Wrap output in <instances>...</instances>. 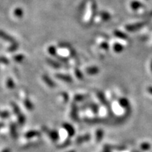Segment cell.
Returning a JSON list of instances; mask_svg holds the SVG:
<instances>
[{"mask_svg":"<svg viewBox=\"0 0 152 152\" xmlns=\"http://www.w3.org/2000/svg\"><path fill=\"white\" fill-rule=\"evenodd\" d=\"M11 106H12L13 107V110H14L15 114H16V115L18 118V123L20 125H23L25 122H26V117H25V115H23V113H22L21 111H20V108L18 107V106L14 102H12V103H11Z\"/></svg>","mask_w":152,"mask_h":152,"instance_id":"obj_1","label":"cell"},{"mask_svg":"<svg viewBox=\"0 0 152 152\" xmlns=\"http://www.w3.org/2000/svg\"><path fill=\"white\" fill-rule=\"evenodd\" d=\"M43 130L45 132H47V134H48L49 138H50L53 142H56L57 140H58V138H59L58 132H57V131L54 130H49V129L45 128V127L43 128Z\"/></svg>","mask_w":152,"mask_h":152,"instance_id":"obj_2","label":"cell"},{"mask_svg":"<svg viewBox=\"0 0 152 152\" xmlns=\"http://www.w3.org/2000/svg\"><path fill=\"white\" fill-rule=\"evenodd\" d=\"M71 118L75 121H77L79 120L78 113H77V106L75 103H73L71 105Z\"/></svg>","mask_w":152,"mask_h":152,"instance_id":"obj_3","label":"cell"},{"mask_svg":"<svg viewBox=\"0 0 152 152\" xmlns=\"http://www.w3.org/2000/svg\"><path fill=\"white\" fill-rule=\"evenodd\" d=\"M63 128H64L66 130V132H68V135L70 137L73 136L75 134V128H73V125H71L70 123H64L63 124Z\"/></svg>","mask_w":152,"mask_h":152,"instance_id":"obj_4","label":"cell"},{"mask_svg":"<svg viewBox=\"0 0 152 152\" xmlns=\"http://www.w3.org/2000/svg\"><path fill=\"white\" fill-rule=\"evenodd\" d=\"M144 23H135V24H131L128 25V26H126V29L128 30V31H135V30L140 29L142 27H143L144 26Z\"/></svg>","mask_w":152,"mask_h":152,"instance_id":"obj_5","label":"cell"},{"mask_svg":"<svg viewBox=\"0 0 152 152\" xmlns=\"http://www.w3.org/2000/svg\"><path fill=\"white\" fill-rule=\"evenodd\" d=\"M0 38H1V39H3L5 41L9 42L11 43L15 42H16L14 37H12L11 36L8 35V34L6 33L5 32H4L3 30H0Z\"/></svg>","mask_w":152,"mask_h":152,"instance_id":"obj_6","label":"cell"},{"mask_svg":"<svg viewBox=\"0 0 152 152\" xmlns=\"http://www.w3.org/2000/svg\"><path fill=\"white\" fill-rule=\"evenodd\" d=\"M42 80H43V81L47 85V86H49V87L54 88V87H56V84H55L54 82L53 81L48 75H42Z\"/></svg>","mask_w":152,"mask_h":152,"instance_id":"obj_7","label":"cell"},{"mask_svg":"<svg viewBox=\"0 0 152 152\" xmlns=\"http://www.w3.org/2000/svg\"><path fill=\"white\" fill-rule=\"evenodd\" d=\"M56 77L58 79L61 80L66 82V83H72V82H73V79H72V77H71V76L67 75H64V74H56Z\"/></svg>","mask_w":152,"mask_h":152,"instance_id":"obj_8","label":"cell"},{"mask_svg":"<svg viewBox=\"0 0 152 152\" xmlns=\"http://www.w3.org/2000/svg\"><path fill=\"white\" fill-rule=\"evenodd\" d=\"M41 133L37 130H30L28 131L25 134V137L28 139H30V138H33V137H39L40 136Z\"/></svg>","mask_w":152,"mask_h":152,"instance_id":"obj_9","label":"cell"},{"mask_svg":"<svg viewBox=\"0 0 152 152\" xmlns=\"http://www.w3.org/2000/svg\"><path fill=\"white\" fill-rule=\"evenodd\" d=\"M118 102L120 105L122 106L123 108H125V109H130V104L128 99H127L126 98H121Z\"/></svg>","mask_w":152,"mask_h":152,"instance_id":"obj_10","label":"cell"},{"mask_svg":"<svg viewBox=\"0 0 152 152\" xmlns=\"http://www.w3.org/2000/svg\"><path fill=\"white\" fill-rule=\"evenodd\" d=\"M10 132L11 134V137L16 140V139L18 138V132H17L16 126L14 123H11L10 124Z\"/></svg>","mask_w":152,"mask_h":152,"instance_id":"obj_11","label":"cell"},{"mask_svg":"<svg viewBox=\"0 0 152 152\" xmlns=\"http://www.w3.org/2000/svg\"><path fill=\"white\" fill-rule=\"evenodd\" d=\"M90 140V134H85V135L80 136L77 138L76 140V143L77 144H82L83 142H87Z\"/></svg>","mask_w":152,"mask_h":152,"instance_id":"obj_12","label":"cell"},{"mask_svg":"<svg viewBox=\"0 0 152 152\" xmlns=\"http://www.w3.org/2000/svg\"><path fill=\"white\" fill-rule=\"evenodd\" d=\"M86 72L88 75H96L99 72V69L96 66H92V67H89L88 68H87Z\"/></svg>","mask_w":152,"mask_h":152,"instance_id":"obj_13","label":"cell"},{"mask_svg":"<svg viewBox=\"0 0 152 152\" xmlns=\"http://www.w3.org/2000/svg\"><path fill=\"white\" fill-rule=\"evenodd\" d=\"M97 96H98L99 99V101L101 102V103H102V104H104V105H105V106H109V103H108L107 100H106V99L105 97V96H104V93L98 92H97Z\"/></svg>","mask_w":152,"mask_h":152,"instance_id":"obj_14","label":"cell"},{"mask_svg":"<svg viewBox=\"0 0 152 152\" xmlns=\"http://www.w3.org/2000/svg\"><path fill=\"white\" fill-rule=\"evenodd\" d=\"M143 6L144 5L142 4V3L140 2V1H133L130 4L131 8H132L133 10H138L139 9L143 7Z\"/></svg>","mask_w":152,"mask_h":152,"instance_id":"obj_15","label":"cell"},{"mask_svg":"<svg viewBox=\"0 0 152 152\" xmlns=\"http://www.w3.org/2000/svg\"><path fill=\"white\" fill-rule=\"evenodd\" d=\"M14 14L16 18H23V14H24L23 10L21 8H20V7H17V8L14 9Z\"/></svg>","mask_w":152,"mask_h":152,"instance_id":"obj_16","label":"cell"},{"mask_svg":"<svg viewBox=\"0 0 152 152\" xmlns=\"http://www.w3.org/2000/svg\"><path fill=\"white\" fill-rule=\"evenodd\" d=\"M85 106H86L85 108H90V109L92 110V111L94 112V113H98L99 106H98V105H96V104L89 103V104H87L86 105H85Z\"/></svg>","mask_w":152,"mask_h":152,"instance_id":"obj_17","label":"cell"},{"mask_svg":"<svg viewBox=\"0 0 152 152\" xmlns=\"http://www.w3.org/2000/svg\"><path fill=\"white\" fill-rule=\"evenodd\" d=\"M47 62L49 65H50L54 68H59L61 66L59 63L51 59V58H47Z\"/></svg>","mask_w":152,"mask_h":152,"instance_id":"obj_18","label":"cell"},{"mask_svg":"<svg viewBox=\"0 0 152 152\" xmlns=\"http://www.w3.org/2000/svg\"><path fill=\"white\" fill-rule=\"evenodd\" d=\"M23 103H24L25 106L26 107V109L30 110V111H31V110H33L34 109L33 103L30 102V100L28 98L25 99L24 101H23Z\"/></svg>","mask_w":152,"mask_h":152,"instance_id":"obj_19","label":"cell"},{"mask_svg":"<svg viewBox=\"0 0 152 152\" xmlns=\"http://www.w3.org/2000/svg\"><path fill=\"white\" fill-rule=\"evenodd\" d=\"M85 122L88 123H92V124H95V123H99L104 122V120L99 118H89V119H85Z\"/></svg>","mask_w":152,"mask_h":152,"instance_id":"obj_20","label":"cell"},{"mask_svg":"<svg viewBox=\"0 0 152 152\" xmlns=\"http://www.w3.org/2000/svg\"><path fill=\"white\" fill-rule=\"evenodd\" d=\"M104 131L102 129H98L96 132V140L97 142H99L103 139Z\"/></svg>","mask_w":152,"mask_h":152,"instance_id":"obj_21","label":"cell"},{"mask_svg":"<svg viewBox=\"0 0 152 152\" xmlns=\"http://www.w3.org/2000/svg\"><path fill=\"white\" fill-rule=\"evenodd\" d=\"M113 48V50L115 51V52L120 53V52H123V49H124V47H123V46H122V45H121V44L115 43V44H114Z\"/></svg>","mask_w":152,"mask_h":152,"instance_id":"obj_22","label":"cell"},{"mask_svg":"<svg viewBox=\"0 0 152 152\" xmlns=\"http://www.w3.org/2000/svg\"><path fill=\"white\" fill-rule=\"evenodd\" d=\"M18 44L15 42L11 43V45L8 48V52H14L15 51H16L18 49Z\"/></svg>","mask_w":152,"mask_h":152,"instance_id":"obj_23","label":"cell"},{"mask_svg":"<svg viewBox=\"0 0 152 152\" xmlns=\"http://www.w3.org/2000/svg\"><path fill=\"white\" fill-rule=\"evenodd\" d=\"M100 18L104 20H108L111 18V16L109 13L105 12V11H102V12L100 13Z\"/></svg>","mask_w":152,"mask_h":152,"instance_id":"obj_24","label":"cell"},{"mask_svg":"<svg viewBox=\"0 0 152 152\" xmlns=\"http://www.w3.org/2000/svg\"><path fill=\"white\" fill-rule=\"evenodd\" d=\"M87 98V95H83V94H76L74 97L75 102H82V101L86 99Z\"/></svg>","mask_w":152,"mask_h":152,"instance_id":"obj_25","label":"cell"},{"mask_svg":"<svg viewBox=\"0 0 152 152\" xmlns=\"http://www.w3.org/2000/svg\"><path fill=\"white\" fill-rule=\"evenodd\" d=\"M7 87H8L9 89H11V90H12V89H14V87H15L14 82V80H13L12 79L10 78V77L7 79Z\"/></svg>","mask_w":152,"mask_h":152,"instance_id":"obj_26","label":"cell"},{"mask_svg":"<svg viewBox=\"0 0 152 152\" xmlns=\"http://www.w3.org/2000/svg\"><path fill=\"white\" fill-rule=\"evenodd\" d=\"M140 148L142 151H148L151 149V144L148 142H144L140 145Z\"/></svg>","mask_w":152,"mask_h":152,"instance_id":"obj_27","label":"cell"},{"mask_svg":"<svg viewBox=\"0 0 152 152\" xmlns=\"http://www.w3.org/2000/svg\"><path fill=\"white\" fill-rule=\"evenodd\" d=\"M25 58V56L23 54H17V55H15L14 56V59L16 62H18V63H20L22 62L24 60Z\"/></svg>","mask_w":152,"mask_h":152,"instance_id":"obj_28","label":"cell"},{"mask_svg":"<svg viewBox=\"0 0 152 152\" xmlns=\"http://www.w3.org/2000/svg\"><path fill=\"white\" fill-rule=\"evenodd\" d=\"M114 34H115V35L116 36V37L121 38V39H126V38L128 37L126 35H125V33H123L122 32L118 31V30H115V31L114 32Z\"/></svg>","mask_w":152,"mask_h":152,"instance_id":"obj_29","label":"cell"},{"mask_svg":"<svg viewBox=\"0 0 152 152\" xmlns=\"http://www.w3.org/2000/svg\"><path fill=\"white\" fill-rule=\"evenodd\" d=\"M48 52L51 55H53V56H56V47H54V46L49 47Z\"/></svg>","mask_w":152,"mask_h":152,"instance_id":"obj_30","label":"cell"},{"mask_svg":"<svg viewBox=\"0 0 152 152\" xmlns=\"http://www.w3.org/2000/svg\"><path fill=\"white\" fill-rule=\"evenodd\" d=\"M75 73L76 77H77V78L80 79V80H83V73H81V71H80V70L77 69V68H76V69L75 70Z\"/></svg>","mask_w":152,"mask_h":152,"instance_id":"obj_31","label":"cell"},{"mask_svg":"<svg viewBox=\"0 0 152 152\" xmlns=\"http://www.w3.org/2000/svg\"><path fill=\"white\" fill-rule=\"evenodd\" d=\"M9 116V113L7 111H4L0 112V117L1 118H7Z\"/></svg>","mask_w":152,"mask_h":152,"instance_id":"obj_32","label":"cell"},{"mask_svg":"<svg viewBox=\"0 0 152 152\" xmlns=\"http://www.w3.org/2000/svg\"><path fill=\"white\" fill-rule=\"evenodd\" d=\"M0 63H1V64H9V61L7 58H5V57L0 56Z\"/></svg>","mask_w":152,"mask_h":152,"instance_id":"obj_33","label":"cell"},{"mask_svg":"<svg viewBox=\"0 0 152 152\" xmlns=\"http://www.w3.org/2000/svg\"><path fill=\"white\" fill-rule=\"evenodd\" d=\"M70 143H71V141H70L69 140H66V141L64 142V143H62L61 144H60L59 148H64V147H68V145H69Z\"/></svg>","mask_w":152,"mask_h":152,"instance_id":"obj_34","label":"cell"},{"mask_svg":"<svg viewBox=\"0 0 152 152\" xmlns=\"http://www.w3.org/2000/svg\"><path fill=\"white\" fill-rule=\"evenodd\" d=\"M61 95H62L63 99H64V102H65V103H66V102L68 101V99H69V97H68V94L66 92H63Z\"/></svg>","mask_w":152,"mask_h":152,"instance_id":"obj_35","label":"cell"},{"mask_svg":"<svg viewBox=\"0 0 152 152\" xmlns=\"http://www.w3.org/2000/svg\"><path fill=\"white\" fill-rule=\"evenodd\" d=\"M100 47H102V48L104 49H107L108 48H109V46H108V44L107 43H105V42L101 44Z\"/></svg>","mask_w":152,"mask_h":152,"instance_id":"obj_36","label":"cell"},{"mask_svg":"<svg viewBox=\"0 0 152 152\" xmlns=\"http://www.w3.org/2000/svg\"><path fill=\"white\" fill-rule=\"evenodd\" d=\"M147 91H148V92L150 93V94H152V86L148 87Z\"/></svg>","mask_w":152,"mask_h":152,"instance_id":"obj_37","label":"cell"},{"mask_svg":"<svg viewBox=\"0 0 152 152\" xmlns=\"http://www.w3.org/2000/svg\"><path fill=\"white\" fill-rule=\"evenodd\" d=\"M1 152H11V150L9 149H8V148H7V149H4Z\"/></svg>","mask_w":152,"mask_h":152,"instance_id":"obj_38","label":"cell"},{"mask_svg":"<svg viewBox=\"0 0 152 152\" xmlns=\"http://www.w3.org/2000/svg\"><path fill=\"white\" fill-rule=\"evenodd\" d=\"M150 68H151V71L152 72V59L151 60V63H150Z\"/></svg>","mask_w":152,"mask_h":152,"instance_id":"obj_39","label":"cell"},{"mask_svg":"<svg viewBox=\"0 0 152 152\" xmlns=\"http://www.w3.org/2000/svg\"><path fill=\"white\" fill-rule=\"evenodd\" d=\"M2 127H4V123H0V129H1Z\"/></svg>","mask_w":152,"mask_h":152,"instance_id":"obj_40","label":"cell"},{"mask_svg":"<svg viewBox=\"0 0 152 152\" xmlns=\"http://www.w3.org/2000/svg\"><path fill=\"white\" fill-rule=\"evenodd\" d=\"M68 152H75V151H68Z\"/></svg>","mask_w":152,"mask_h":152,"instance_id":"obj_41","label":"cell"},{"mask_svg":"<svg viewBox=\"0 0 152 152\" xmlns=\"http://www.w3.org/2000/svg\"><path fill=\"white\" fill-rule=\"evenodd\" d=\"M134 152H138V151H134Z\"/></svg>","mask_w":152,"mask_h":152,"instance_id":"obj_42","label":"cell"}]
</instances>
